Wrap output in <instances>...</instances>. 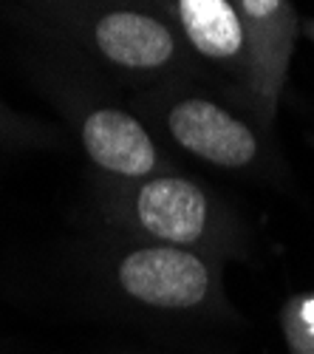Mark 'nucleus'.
<instances>
[{
	"instance_id": "1",
	"label": "nucleus",
	"mask_w": 314,
	"mask_h": 354,
	"mask_svg": "<svg viewBox=\"0 0 314 354\" xmlns=\"http://www.w3.org/2000/svg\"><path fill=\"white\" fill-rule=\"evenodd\" d=\"M119 283L130 298L141 304L190 309L204 301L210 275L195 255L176 247H159L130 252L119 267Z\"/></svg>"
},
{
	"instance_id": "2",
	"label": "nucleus",
	"mask_w": 314,
	"mask_h": 354,
	"mask_svg": "<svg viewBox=\"0 0 314 354\" xmlns=\"http://www.w3.org/2000/svg\"><path fill=\"white\" fill-rule=\"evenodd\" d=\"M170 133L181 147L221 167H244L258 153L252 131L207 100H184L170 111Z\"/></svg>"
},
{
	"instance_id": "3",
	"label": "nucleus",
	"mask_w": 314,
	"mask_h": 354,
	"mask_svg": "<svg viewBox=\"0 0 314 354\" xmlns=\"http://www.w3.org/2000/svg\"><path fill=\"white\" fill-rule=\"evenodd\" d=\"M136 213L156 239L193 244L202 239L207 224V198L193 182L179 176H161L139 190Z\"/></svg>"
},
{
	"instance_id": "4",
	"label": "nucleus",
	"mask_w": 314,
	"mask_h": 354,
	"mask_svg": "<svg viewBox=\"0 0 314 354\" xmlns=\"http://www.w3.org/2000/svg\"><path fill=\"white\" fill-rule=\"evenodd\" d=\"M82 145L99 167L122 176H145L156 165L148 131L122 111H94L82 125Z\"/></svg>"
},
{
	"instance_id": "5",
	"label": "nucleus",
	"mask_w": 314,
	"mask_h": 354,
	"mask_svg": "<svg viewBox=\"0 0 314 354\" xmlns=\"http://www.w3.org/2000/svg\"><path fill=\"white\" fill-rule=\"evenodd\" d=\"M94 37L108 60L128 68H159L173 57L170 28L139 12L105 15L94 28Z\"/></svg>"
},
{
	"instance_id": "6",
	"label": "nucleus",
	"mask_w": 314,
	"mask_h": 354,
	"mask_svg": "<svg viewBox=\"0 0 314 354\" xmlns=\"http://www.w3.org/2000/svg\"><path fill=\"white\" fill-rule=\"evenodd\" d=\"M181 26L190 43L213 60L235 57L244 46V28L230 0H179Z\"/></svg>"
},
{
	"instance_id": "7",
	"label": "nucleus",
	"mask_w": 314,
	"mask_h": 354,
	"mask_svg": "<svg viewBox=\"0 0 314 354\" xmlns=\"http://www.w3.org/2000/svg\"><path fill=\"white\" fill-rule=\"evenodd\" d=\"M249 17H272L280 6V0H241Z\"/></svg>"
}]
</instances>
